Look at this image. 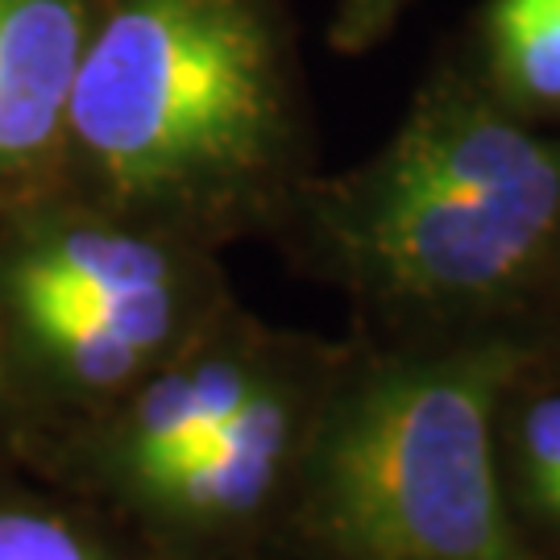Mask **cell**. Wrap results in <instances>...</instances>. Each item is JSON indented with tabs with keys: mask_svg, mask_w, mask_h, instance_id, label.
I'll return each instance as SVG.
<instances>
[{
	"mask_svg": "<svg viewBox=\"0 0 560 560\" xmlns=\"http://www.w3.org/2000/svg\"><path fill=\"white\" fill-rule=\"evenodd\" d=\"M282 141L258 0H117L83 46L67 154L113 217H200L245 196Z\"/></svg>",
	"mask_w": 560,
	"mask_h": 560,
	"instance_id": "cell-1",
	"label": "cell"
},
{
	"mask_svg": "<svg viewBox=\"0 0 560 560\" xmlns=\"http://www.w3.org/2000/svg\"><path fill=\"white\" fill-rule=\"evenodd\" d=\"M520 365L506 345L386 365L312 448V511L361 560H520L490 420Z\"/></svg>",
	"mask_w": 560,
	"mask_h": 560,
	"instance_id": "cell-2",
	"label": "cell"
},
{
	"mask_svg": "<svg viewBox=\"0 0 560 560\" xmlns=\"http://www.w3.org/2000/svg\"><path fill=\"white\" fill-rule=\"evenodd\" d=\"M560 224V145L469 88H436L361 183L337 233L386 295L474 300L520 279Z\"/></svg>",
	"mask_w": 560,
	"mask_h": 560,
	"instance_id": "cell-3",
	"label": "cell"
},
{
	"mask_svg": "<svg viewBox=\"0 0 560 560\" xmlns=\"http://www.w3.org/2000/svg\"><path fill=\"white\" fill-rule=\"evenodd\" d=\"M196 266L113 212H18L0 233V340L21 423L125 399L208 328Z\"/></svg>",
	"mask_w": 560,
	"mask_h": 560,
	"instance_id": "cell-4",
	"label": "cell"
},
{
	"mask_svg": "<svg viewBox=\"0 0 560 560\" xmlns=\"http://www.w3.org/2000/svg\"><path fill=\"white\" fill-rule=\"evenodd\" d=\"M295 395L279 370L233 420L183 444L138 474L108 481L104 494L150 536L183 548L221 544L261 515L295 448Z\"/></svg>",
	"mask_w": 560,
	"mask_h": 560,
	"instance_id": "cell-5",
	"label": "cell"
},
{
	"mask_svg": "<svg viewBox=\"0 0 560 560\" xmlns=\"http://www.w3.org/2000/svg\"><path fill=\"white\" fill-rule=\"evenodd\" d=\"M88 34L83 0H0V200L67 154V108Z\"/></svg>",
	"mask_w": 560,
	"mask_h": 560,
	"instance_id": "cell-6",
	"label": "cell"
},
{
	"mask_svg": "<svg viewBox=\"0 0 560 560\" xmlns=\"http://www.w3.org/2000/svg\"><path fill=\"white\" fill-rule=\"evenodd\" d=\"M0 560H125L117 544L62 502L0 469Z\"/></svg>",
	"mask_w": 560,
	"mask_h": 560,
	"instance_id": "cell-7",
	"label": "cell"
},
{
	"mask_svg": "<svg viewBox=\"0 0 560 560\" xmlns=\"http://www.w3.org/2000/svg\"><path fill=\"white\" fill-rule=\"evenodd\" d=\"M499 80L532 104H560V0H499L490 13Z\"/></svg>",
	"mask_w": 560,
	"mask_h": 560,
	"instance_id": "cell-8",
	"label": "cell"
},
{
	"mask_svg": "<svg viewBox=\"0 0 560 560\" xmlns=\"http://www.w3.org/2000/svg\"><path fill=\"white\" fill-rule=\"evenodd\" d=\"M523 460H527L532 499L552 520H560V395L544 399L523 423Z\"/></svg>",
	"mask_w": 560,
	"mask_h": 560,
	"instance_id": "cell-9",
	"label": "cell"
},
{
	"mask_svg": "<svg viewBox=\"0 0 560 560\" xmlns=\"http://www.w3.org/2000/svg\"><path fill=\"white\" fill-rule=\"evenodd\" d=\"M402 9V0H340L337 18V42L340 46H365L374 42L395 21V13Z\"/></svg>",
	"mask_w": 560,
	"mask_h": 560,
	"instance_id": "cell-10",
	"label": "cell"
},
{
	"mask_svg": "<svg viewBox=\"0 0 560 560\" xmlns=\"http://www.w3.org/2000/svg\"><path fill=\"white\" fill-rule=\"evenodd\" d=\"M18 441V407H13V382H9V361H4V340H0V453Z\"/></svg>",
	"mask_w": 560,
	"mask_h": 560,
	"instance_id": "cell-11",
	"label": "cell"
}]
</instances>
